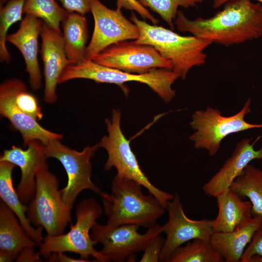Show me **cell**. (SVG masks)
I'll list each match as a JSON object with an SVG mask.
<instances>
[{
  "label": "cell",
  "mask_w": 262,
  "mask_h": 262,
  "mask_svg": "<svg viewBox=\"0 0 262 262\" xmlns=\"http://www.w3.org/2000/svg\"><path fill=\"white\" fill-rule=\"evenodd\" d=\"M175 24L180 32L229 46L261 36L262 4L251 0H229L213 16L194 20L178 11Z\"/></svg>",
  "instance_id": "6da1fadb"
},
{
  "label": "cell",
  "mask_w": 262,
  "mask_h": 262,
  "mask_svg": "<svg viewBox=\"0 0 262 262\" xmlns=\"http://www.w3.org/2000/svg\"><path fill=\"white\" fill-rule=\"evenodd\" d=\"M26 0H9L0 8V58L2 62L8 63L11 55L6 45L7 33L10 27L22 20Z\"/></svg>",
  "instance_id": "4316f807"
},
{
  "label": "cell",
  "mask_w": 262,
  "mask_h": 262,
  "mask_svg": "<svg viewBox=\"0 0 262 262\" xmlns=\"http://www.w3.org/2000/svg\"><path fill=\"white\" fill-rule=\"evenodd\" d=\"M9 0H0V6H3V4L7 2Z\"/></svg>",
  "instance_id": "74e56055"
},
{
  "label": "cell",
  "mask_w": 262,
  "mask_h": 262,
  "mask_svg": "<svg viewBox=\"0 0 262 262\" xmlns=\"http://www.w3.org/2000/svg\"><path fill=\"white\" fill-rule=\"evenodd\" d=\"M262 227V217L252 216L234 230L215 232L210 242L214 249L226 262H240L246 245L255 232Z\"/></svg>",
  "instance_id": "d6986e66"
},
{
  "label": "cell",
  "mask_w": 262,
  "mask_h": 262,
  "mask_svg": "<svg viewBox=\"0 0 262 262\" xmlns=\"http://www.w3.org/2000/svg\"><path fill=\"white\" fill-rule=\"evenodd\" d=\"M216 197L218 213L215 219L212 220L214 231H232L252 216L250 201L243 200L230 188Z\"/></svg>",
  "instance_id": "44dd1931"
},
{
  "label": "cell",
  "mask_w": 262,
  "mask_h": 262,
  "mask_svg": "<svg viewBox=\"0 0 262 262\" xmlns=\"http://www.w3.org/2000/svg\"><path fill=\"white\" fill-rule=\"evenodd\" d=\"M223 257L210 241L195 239L180 246L172 253L167 262H223Z\"/></svg>",
  "instance_id": "d4e9b609"
},
{
  "label": "cell",
  "mask_w": 262,
  "mask_h": 262,
  "mask_svg": "<svg viewBox=\"0 0 262 262\" xmlns=\"http://www.w3.org/2000/svg\"><path fill=\"white\" fill-rule=\"evenodd\" d=\"M121 114L114 109L111 118L105 119L108 135H104L98 143L99 147L107 152L108 157L104 168L116 169L117 175L132 179L141 183L149 193L154 196L166 208L174 195L161 190L154 185L143 172L130 143L120 127Z\"/></svg>",
  "instance_id": "52a82bcc"
},
{
  "label": "cell",
  "mask_w": 262,
  "mask_h": 262,
  "mask_svg": "<svg viewBox=\"0 0 262 262\" xmlns=\"http://www.w3.org/2000/svg\"><path fill=\"white\" fill-rule=\"evenodd\" d=\"M15 259L16 260V257L13 254L8 252L0 251V262H11Z\"/></svg>",
  "instance_id": "d590c367"
},
{
  "label": "cell",
  "mask_w": 262,
  "mask_h": 262,
  "mask_svg": "<svg viewBox=\"0 0 262 262\" xmlns=\"http://www.w3.org/2000/svg\"><path fill=\"white\" fill-rule=\"evenodd\" d=\"M167 221L162 225L166 235L160 262H167L173 251L183 244L195 239L210 241L214 232L212 220H193L185 214L180 195L176 193L167 205Z\"/></svg>",
  "instance_id": "4fadbf2b"
},
{
  "label": "cell",
  "mask_w": 262,
  "mask_h": 262,
  "mask_svg": "<svg viewBox=\"0 0 262 262\" xmlns=\"http://www.w3.org/2000/svg\"><path fill=\"white\" fill-rule=\"evenodd\" d=\"M64 47L68 59L73 63L84 60L88 30L84 16L68 13L61 23Z\"/></svg>",
  "instance_id": "603a6c76"
},
{
  "label": "cell",
  "mask_w": 262,
  "mask_h": 262,
  "mask_svg": "<svg viewBox=\"0 0 262 262\" xmlns=\"http://www.w3.org/2000/svg\"><path fill=\"white\" fill-rule=\"evenodd\" d=\"M255 255L262 259V227L254 233L249 245L245 249L240 262H249L250 258Z\"/></svg>",
  "instance_id": "4dcf8cb0"
},
{
  "label": "cell",
  "mask_w": 262,
  "mask_h": 262,
  "mask_svg": "<svg viewBox=\"0 0 262 262\" xmlns=\"http://www.w3.org/2000/svg\"><path fill=\"white\" fill-rule=\"evenodd\" d=\"M90 11L94 19V28L86 47L85 60H92L113 44L138 38V27L123 16L121 9H111L99 0H92Z\"/></svg>",
  "instance_id": "8fae6325"
},
{
  "label": "cell",
  "mask_w": 262,
  "mask_h": 262,
  "mask_svg": "<svg viewBox=\"0 0 262 262\" xmlns=\"http://www.w3.org/2000/svg\"><path fill=\"white\" fill-rule=\"evenodd\" d=\"M145 7L158 14L170 26L174 28L173 20L177 17L179 6L185 8L195 7L197 0H138Z\"/></svg>",
  "instance_id": "83f0119b"
},
{
  "label": "cell",
  "mask_w": 262,
  "mask_h": 262,
  "mask_svg": "<svg viewBox=\"0 0 262 262\" xmlns=\"http://www.w3.org/2000/svg\"><path fill=\"white\" fill-rule=\"evenodd\" d=\"M16 165L7 161H0V197L14 213L28 235L37 245L43 241V228L33 227L27 215L28 205L20 200L13 185L12 172Z\"/></svg>",
  "instance_id": "ffe728a7"
},
{
  "label": "cell",
  "mask_w": 262,
  "mask_h": 262,
  "mask_svg": "<svg viewBox=\"0 0 262 262\" xmlns=\"http://www.w3.org/2000/svg\"><path fill=\"white\" fill-rule=\"evenodd\" d=\"M20 80L11 78L0 85V113L7 118L21 133L25 146L30 141L38 140L44 145L54 140H60L63 135L48 130L36 120L27 115L16 105L15 96Z\"/></svg>",
  "instance_id": "5bb4252c"
},
{
  "label": "cell",
  "mask_w": 262,
  "mask_h": 262,
  "mask_svg": "<svg viewBox=\"0 0 262 262\" xmlns=\"http://www.w3.org/2000/svg\"><path fill=\"white\" fill-rule=\"evenodd\" d=\"M71 209L63 200L57 177L44 162L36 174L34 196L28 205L29 220L34 227L45 229L47 235L57 236L71 223Z\"/></svg>",
  "instance_id": "5b68a950"
},
{
  "label": "cell",
  "mask_w": 262,
  "mask_h": 262,
  "mask_svg": "<svg viewBox=\"0 0 262 262\" xmlns=\"http://www.w3.org/2000/svg\"><path fill=\"white\" fill-rule=\"evenodd\" d=\"M26 146V149H23L13 146L5 149L0 157V161L10 162L20 168L21 178L16 191L21 202L26 205L34 196L37 172L47 159L44 145L39 141H31Z\"/></svg>",
  "instance_id": "2e32d148"
},
{
  "label": "cell",
  "mask_w": 262,
  "mask_h": 262,
  "mask_svg": "<svg viewBox=\"0 0 262 262\" xmlns=\"http://www.w3.org/2000/svg\"><path fill=\"white\" fill-rule=\"evenodd\" d=\"M36 245L14 213L2 201L0 205V251L10 253L16 259L24 248Z\"/></svg>",
  "instance_id": "7402d4cb"
},
{
  "label": "cell",
  "mask_w": 262,
  "mask_h": 262,
  "mask_svg": "<svg viewBox=\"0 0 262 262\" xmlns=\"http://www.w3.org/2000/svg\"><path fill=\"white\" fill-rule=\"evenodd\" d=\"M47 258L49 262H89L92 261L87 260L82 258L74 259L69 257L64 254V252L52 253L49 255Z\"/></svg>",
  "instance_id": "e575fe53"
},
{
  "label": "cell",
  "mask_w": 262,
  "mask_h": 262,
  "mask_svg": "<svg viewBox=\"0 0 262 262\" xmlns=\"http://www.w3.org/2000/svg\"><path fill=\"white\" fill-rule=\"evenodd\" d=\"M43 21L30 15L22 19L17 31L8 34L6 40L21 53L28 73L30 84L34 90L41 88L42 82L38 60V36Z\"/></svg>",
  "instance_id": "ac0fdd59"
},
{
  "label": "cell",
  "mask_w": 262,
  "mask_h": 262,
  "mask_svg": "<svg viewBox=\"0 0 262 262\" xmlns=\"http://www.w3.org/2000/svg\"><path fill=\"white\" fill-rule=\"evenodd\" d=\"M117 8H124L133 10L138 13L143 18L147 19L153 24H156L159 20L153 16L148 10L141 4L138 0H116Z\"/></svg>",
  "instance_id": "1f68e13d"
},
{
  "label": "cell",
  "mask_w": 262,
  "mask_h": 262,
  "mask_svg": "<svg viewBox=\"0 0 262 262\" xmlns=\"http://www.w3.org/2000/svg\"><path fill=\"white\" fill-rule=\"evenodd\" d=\"M251 138L242 139L238 142L230 157L220 169L203 186V190L208 196L213 197L223 194L230 188L232 182L243 172L250 162L257 159L262 161V146L258 149L254 148Z\"/></svg>",
  "instance_id": "e0dca14e"
},
{
  "label": "cell",
  "mask_w": 262,
  "mask_h": 262,
  "mask_svg": "<svg viewBox=\"0 0 262 262\" xmlns=\"http://www.w3.org/2000/svg\"><path fill=\"white\" fill-rule=\"evenodd\" d=\"M41 255L39 252L35 251L34 246H27L24 248L19 253L16 261L18 262H42Z\"/></svg>",
  "instance_id": "836d02e7"
},
{
  "label": "cell",
  "mask_w": 262,
  "mask_h": 262,
  "mask_svg": "<svg viewBox=\"0 0 262 262\" xmlns=\"http://www.w3.org/2000/svg\"><path fill=\"white\" fill-rule=\"evenodd\" d=\"M47 158L58 160L63 166L67 176L66 186L61 190L62 198L71 209L80 193L86 189L100 193V189L91 180V159L99 147L98 144L87 146L79 151L63 145L60 140L54 139L44 145Z\"/></svg>",
  "instance_id": "9c48e42d"
},
{
  "label": "cell",
  "mask_w": 262,
  "mask_h": 262,
  "mask_svg": "<svg viewBox=\"0 0 262 262\" xmlns=\"http://www.w3.org/2000/svg\"><path fill=\"white\" fill-rule=\"evenodd\" d=\"M102 213V207L95 198L82 200L76 208L75 225H71L70 229L66 233L53 236L47 235L39 245L38 252L47 258L52 253L69 252L78 254L80 258L87 260L92 256L97 262H108L100 251L95 249L94 246L97 243L90 234Z\"/></svg>",
  "instance_id": "8992f818"
},
{
  "label": "cell",
  "mask_w": 262,
  "mask_h": 262,
  "mask_svg": "<svg viewBox=\"0 0 262 262\" xmlns=\"http://www.w3.org/2000/svg\"><path fill=\"white\" fill-rule=\"evenodd\" d=\"M23 13L41 19L49 26L61 33L60 23L69 12L61 7L55 0H26Z\"/></svg>",
  "instance_id": "484cf974"
},
{
  "label": "cell",
  "mask_w": 262,
  "mask_h": 262,
  "mask_svg": "<svg viewBox=\"0 0 262 262\" xmlns=\"http://www.w3.org/2000/svg\"><path fill=\"white\" fill-rule=\"evenodd\" d=\"M63 8L69 13L82 15L90 11L92 0H59Z\"/></svg>",
  "instance_id": "d6a6232c"
},
{
  "label": "cell",
  "mask_w": 262,
  "mask_h": 262,
  "mask_svg": "<svg viewBox=\"0 0 262 262\" xmlns=\"http://www.w3.org/2000/svg\"><path fill=\"white\" fill-rule=\"evenodd\" d=\"M251 100L249 98L237 113L226 116L217 109L208 107L192 115L190 125L194 132L189 136L196 149H206L210 156L217 153L222 140L231 134L249 129L262 128V124H252L245 120L251 112Z\"/></svg>",
  "instance_id": "ba28073f"
},
{
  "label": "cell",
  "mask_w": 262,
  "mask_h": 262,
  "mask_svg": "<svg viewBox=\"0 0 262 262\" xmlns=\"http://www.w3.org/2000/svg\"><path fill=\"white\" fill-rule=\"evenodd\" d=\"M229 0H213V7L214 8H218L224 4ZM262 4V0H256Z\"/></svg>",
  "instance_id": "8d00e7d4"
},
{
  "label": "cell",
  "mask_w": 262,
  "mask_h": 262,
  "mask_svg": "<svg viewBox=\"0 0 262 262\" xmlns=\"http://www.w3.org/2000/svg\"><path fill=\"white\" fill-rule=\"evenodd\" d=\"M261 113H262V111H261Z\"/></svg>",
  "instance_id": "ab89813d"
},
{
  "label": "cell",
  "mask_w": 262,
  "mask_h": 262,
  "mask_svg": "<svg viewBox=\"0 0 262 262\" xmlns=\"http://www.w3.org/2000/svg\"><path fill=\"white\" fill-rule=\"evenodd\" d=\"M179 78L172 69L153 68L144 73H131L99 65L92 60H84L67 66L60 75L58 83L75 79H87L123 87L126 82H137L147 85L165 102H168L175 96L176 91L172 85Z\"/></svg>",
  "instance_id": "277c9868"
},
{
  "label": "cell",
  "mask_w": 262,
  "mask_h": 262,
  "mask_svg": "<svg viewBox=\"0 0 262 262\" xmlns=\"http://www.w3.org/2000/svg\"><path fill=\"white\" fill-rule=\"evenodd\" d=\"M142 186L136 180L116 174L111 193L100 191L107 225L134 224L149 228L156 224L166 209L152 194L145 195Z\"/></svg>",
  "instance_id": "7a4b0ae2"
},
{
  "label": "cell",
  "mask_w": 262,
  "mask_h": 262,
  "mask_svg": "<svg viewBox=\"0 0 262 262\" xmlns=\"http://www.w3.org/2000/svg\"><path fill=\"white\" fill-rule=\"evenodd\" d=\"M40 35L45 78L44 100L52 104L57 99L56 89L60 76L66 67L73 62L66 56L62 33L43 22Z\"/></svg>",
  "instance_id": "9a60e30c"
},
{
  "label": "cell",
  "mask_w": 262,
  "mask_h": 262,
  "mask_svg": "<svg viewBox=\"0 0 262 262\" xmlns=\"http://www.w3.org/2000/svg\"><path fill=\"white\" fill-rule=\"evenodd\" d=\"M130 19L139 30V37L134 42L154 47L171 62L172 70L182 80L193 67L205 63L207 55L204 50L212 41L194 35L182 36L163 27L150 25L138 19L133 13Z\"/></svg>",
  "instance_id": "3957f363"
},
{
  "label": "cell",
  "mask_w": 262,
  "mask_h": 262,
  "mask_svg": "<svg viewBox=\"0 0 262 262\" xmlns=\"http://www.w3.org/2000/svg\"><path fill=\"white\" fill-rule=\"evenodd\" d=\"M107 67L131 73L141 74L153 68L172 69L171 62L152 46L124 41L113 44L95 55L92 60Z\"/></svg>",
  "instance_id": "7c38bea8"
},
{
  "label": "cell",
  "mask_w": 262,
  "mask_h": 262,
  "mask_svg": "<svg viewBox=\"0 0 262 262\" xmlns=\"http://www.w3.org/2000/svg\"><path fill=\"white\" fill-rule=\"evenodd\" d=\"M18 108L37 121L42 119L43 113L35 97L28 92L25 84L20 80L15 96Z\"/></svg>",
  "instance_id": "f1b7e54d"
},
{
  "label": "cell",
  "mask_w": 262,
  "mask_h": 262,
  "mask_svg": "<svg viewBox=\"0 0 262 262\" xmlns=\"http://www.w3.org/2000/svg\"><path fill=\"white\" fill-rule=\"evenodd\" d=\"M198 3L202 2L204 0H197Z\"/></svg>",
  "instance_id": "f35d334b"
},
{
  "label": "cell",
  "mask_w": 262,
  "mask_h": 262,
  "mask_svg": "<svg viewBox=\"0 0 262 262\" xmlns=\"http://www.w3.org/2000/svg\"><path fill=\"white\" fill-rule=\"evenodd\" d=\"M139 227L134 224L110 227L97 222L90 234L97 244L102 245L100 252L108 262H122L144 251L153 237L163 232L159 224L148 228L143 234L138 231Z\"/></svg>",
  "instance_id": "30bf717a"
},
{
  "label": "cell",
  "mask_w": 262,
  "mask_h": 262,
  "mask_svg": "<svg viewBox=\"0 0 262 262\" xmlns=\"http://www.w3.org/2000/svg\"><path fill=\"white\" fill-rule=\"evenodd\" d=\"M165 238L158 234L153 237L144 250V253L140 260L141 262H160V256Z\"/></svg>",
  "instance_id": "f546056e"
},
{
  "label": "cell",
  "mask_w": 262,
  "mask_h": 262,
  "mask_svg": "<svg viewBox=\"0 0 262 262\" xmlns=\"http://www.w3.org/2000/svg\"><path fill=\"white\" fill-rule=\"evenodd\" d=\"M230 189L252 205V215L262 217V169L249 164L232 182Z\"/></svg>",
  "instance_id": "cb8c5ba5"
}]
</instances>
